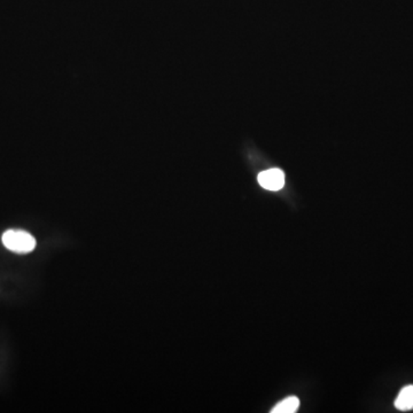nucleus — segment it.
Masks as SVG:
<instances>
[{"mask_svg": "<svg viewBox=\"0 0 413 413\" xmlns=\"http://www.w3.org/2000/svg\"><path fill=\"white\" fill-rule=\"evenodd\" d=\"M3 244L10 251L27 254L36 248V239L26 231L8 230L3 234Z\"/></svg>", "mask_w": 413, "mask_h": 413, "instance_id": "nucleus-1", "label": "nucleus"}, {"mask_svg": "<svg viewBox=\"0 0 413 413\" xmlns=\"http://www.w3.org/2000/svg\"><path fill=\"white\" fill-rule=\"evenodd\" d=\"M258 183L263 189L269 191H279L285 185V173L280 169L265 170L258 177Z\"/></svg>", "mask_w": 413, "mask_h": 413, "instance_id": "nucleus-2", "label": "nucleus"}, {"mask_svg": "<svg viewBox=\"0 0 413 413\" xmlns=\"http://www.w3.org/2000/svg\"><path fill=\"white\" fill-rule=\"evenodd\" d=\"M395 407L401 411L413 410V385L404 387L401 390L395 401Z\"/></svg>", "mask_w": 413, "mask_h": 413, "instance_id": "nucleus-3", "label": "nucleus"}, {"mask_svg": "<svg viewBox=\"0 0 413 413\" xmlns=\"http://www.w3.org/2000/svg\"><path fill=\"white\" fill-rule=\"evenodd\" d=\"M300 407V400L296 396L287 397L278 403L271 413H295Z\"/></svg>", "mask_w": 413, "mask_h": 413, "instance_id": "nucleus-4", "label": "nucleus"}]
</instances>
